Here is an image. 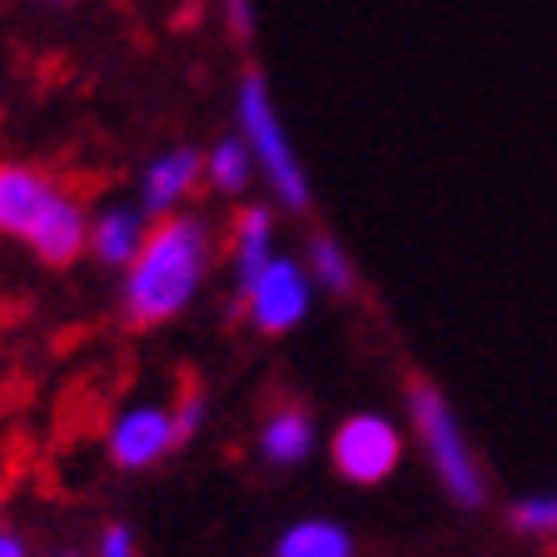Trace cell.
I'll use <instances>...</instances> for the list:
<instances>
[{
  "mask_svg": "<svg viewBox=\"0 0 557 557\" xmlns=\"http://www.w3.org/2000/svg\"><path fill=\"white\" fill-rule=\"evenodd\" d=\"M209 224L199 214H170V220L150 224V239L135 255V264L125 269V319L135 329L170 324L174 313H185L189 299L199 294L209 274Z\"/></svg>",
  "mask_w": 557,
  "mask_h": 557,
  "instance_id": "cell-1",
  "label": "cell"
},
{
  "mask_svg": "<svg viewBox=\"0 0 557 557\" xmlns=\"http://www.w3.org/2000/svg\"><path fill=\"white\" fill-rule=\"evenodd\" d=\"M234 120H239L244 145H249V154H255L259 174L269 180V189H274L278 205L294 209V214L309 209V174H304L299 150H294L289 129H284V120H278L274 95H269V81L259 75V70H244L239 75Z\"/></svg>",
  "mask_w": 557,
  "mask_h": 557,
  "instance_id": "cell-2",
  "label": "cell"
},
{
  "mask_svg": "<svg viewBox=\"0 0 557 557\" xmlns=\"http://www.w3.org/2000/svg\"><path fill=\"white\" fill-rule=\"evenodd\" d=\"M408 413H413V429L423 438V453H429L438 483L448 487V498L458 508H483L487 503V483L478 473V458L468 448L458 418H453L448 398L433 388V383H408Z\"/></svg>",
  "mask_w": 557,
  "mask_h": 557,
  "instance_id": "cell-3",
  "label": "cell"
},
{
  "mask_svg": "<svg viewBox=\"0 0 557 557\" xmlns=\"http://www.w3.org/2000/svg\"><path fill=\"white\" fill-rule=\"evenodd\" d=\"M239 304L249 309V324H255L259 334H269V338L299 329L304 313H309V304H313L309 264H299V259H289V255H274L269 259V269L259 274V284L244 294Z\"/></svg>",
  "mask_w": 557,
  "mask_h": 557,
  "instance_id": "cell-4",
  "label": "cell"
},
{
  "mask_svg": "<svg viewBox=\"0 0 557 557\" xmlns=\"http://www.w3.org/2000/svg\"><path fill=\"white\" fill-rule=\"evenodd\" d=\"M329 453H334V468L348 478V483L373 487L398 468V458H404V438H398V429L383 413H354L334 429Z\"/></svg>",
  "mask_w": 557,
  "mask_h": 557,
  "instance_id": "cell-5",
  "label": "cell"
},
{
  "mask_svg": "<svg viewBox=\"0 0 557 557\" xmlns=\"http://www.w3.org/2000/svg\"><path fill=\"white\" fill-rule=\"evenodd\" d=\"M65 195L70 189L35 164H0V234L25 244Z\"/></svg>",
  "mask_w": 557,
  "mask_h": 557,
  "instance_id": "cell-6",
  "label": "cell"
},
{
  "mask_svg": "<svg viewBox=\"0 0 557 557\" xmlns=\"http://www.w3.org/2000/svg\"><path fill=\"white\" fill-rule=\"evenodd\" d=\"M110 463L125 468V473H139V468L160 463L170 448H180L174 438V413L160 404H135L110 423Z\"/></svg>",
  "mask_w": 557,
  "mask_h": 557,
  "instance_id": "cell-7",
  "label": "cell"
},
{
  "mask_svg": "<svg viewBox=\"0 0 557 557\" xmlns=\"http://www.w3.org/2000/svg\"><path fill=\"white\" fill-rule=\"evenodd\" d=\"M199 174H205V150H199V145H174V150L154 154V160L145 164V174H139V209H145L150 220L180 214L189 189L199 185Z\"/></svg>",
  "mask_w": 557,
  "mask_h": 557,
  "instance_id": "cell-8",
  "label": "cell"
},
{
  "mask_svg": "<svg viewBox=\"0 0 557 557\" xmlns=\"http://www.w3.org/2000/svg\"><path fill=\"white\" fill-rule=\"evenodd\" d=\"M269 259H274V209L244 205L230 230V264H234V294H239V299L259 284Z\"/></svg>",
  "mask_w": 557,
  "mask_h": 557,
  "instance_id": "cell-9",
  "label": "cell"
},
{
  "mask_svg": "<svg viewBox=\"0 0 557 557\" xmlns=\"http://www.w3.org/2000/svg\"><path fill=\"white\" fill-rule=\"evenodd\" d=\"M150 239V214L139 205H104L90 214V255L104 269H129Z\"/></svg>",
  "mask_w": 557,
  "mask_h": 557,
  "instance_id": "cell-10",
  "label": "cell"
},
{
  "mask_svg": "<svg viewBox=\"0 0 557 557\" xmlns=\"http://www.w3.org/2000/svg\"><path fill=\"white\" fill-rule=\"evenodd\" d=\"M259 453H264V463H274V468L304 463V458L313 453L309 413H304V408H294V404L274 408V413L264 418V429H259Z\"/></svg>",
  "mask_w": 557,
  "mask_h": 557,
  "instance_id": "cell-11",
  "label": "cell"
},
{
  "mask_svg": "<svg viewBox=\"0 0 557 557\" xmlns=\"http://www.w3.org/2000/svg\"><path fill=\"white\" fill-rule=\"evenodd\" d=\"M274 557H354V537L329 518H304L278 533Z\"/></svg>",
  "mask_w": 557,
  "mask_h": 557,
  "instance_id": "cell-12",
  "label": "cell"
},
{
  "mask_svg": "<svg viewBox=\"0 0 557 557\" xmlns=\"http://www.w3.org/2000/svg\"><path fill=\"white\" fill-rule=\"evenodd\" d=\"M255 154L244 145V135H220L214 145L205 150V180L220 195H244V189L255 185Z\"/></svg>",
  "mask_w": 557,
  "mask_h": 557,
  "instance_id": "cell-13",
  "label": "cell"
},
{
  "mask_svg": "<svg viewBox=\"0 0 557 557\" xmlns=\"http://www.w3.org/2000/svg\"><path fill=\"white\" fill-rule=\"evenodd\" d=\"M309 274L324 294H354V264H348L344 244L334 234H313L309 239Z\"/></svg>",
  "mask_w": 557,
  "mask_h": 557,
  "instance_id": "cell-14",
  "label": "cell"
},
{
  "mask_svg": "<svg viewBox=\"0 0 557 557\" xmlns=\"http://www.w3.org/2000/svg\"><path fill=\"white\" fill-rule=\"evenodd\" d=\"M512 528L518 533H557V493H537V498L512 503Z\"/></svg>",
  "mask_w": 557,
  "mask_h": 557,
  "instance_id": "cell-15",
  "label": "cell"
},
{
  "mask_svg": "<svg viewBox=\"0 0 557 557\" xmlns=\"http://www.w3.org/2000/svg\"><path fill=\"white\" fill-rule=\"evenodd\" d=\"M170 413H174V438L185 443V438H195V433H199V423H205V398H199L195 388H189V394L180 398V404H174Z\"/></svg>",
  "mask_w": 557,
  "mask_h": 557,
  "instance_id": "cell-16",
  "label": "cell"
},
{
  "mask_svg": "<svg viewBox=\"0 0 557 557\" xmlns=\"http://www.w3.org/2000/svg\"><path fill=\"white\" fill-rule=\"evenodd\" d=\"M224 25H230V40L249 46L255 40V0H224Z\"/></svg>",
  "mask_w": 557,
  "mask_h": 557,
  "instance_id": "cell-17",
  "label": "cell"
},
{
  "mask_svg": "<svg viewBox=\"0 0 557 557\" xmlns=\"http://www.w3.org/2000/svg\"><path fill=\"white\" fill-rule=\"evenodd\" d=\"M100 557H139V543L125 522H110L100 533Z\"/></svg>",
  "mask_w": 557,
  "mask_h": 557,
  "instance_id": "cell-18",
  "label": "cell"
},
{
  "mask_svg": "<svg viewBox=\"0 0 557 557\" xmlns=\"http://www.w3.org/2000/svg\"><path fill=\"white\" fill-rule=\"evenodd\" d=\"M0 557H30L25 537L15 533V528H5V522H0Z\"/></svg>",
  "mask_w": 557,
  "mask_h": 557,
  "instance_id": "cell-19",
  "label": "cell"
},
{
  "mask_svg": "<svg viewBox=\"0 0 557 557\" xmlns=\"http://www.w3.org/2000/svg\"><path fill=\"white\" fill-rule=\"evenodd\" d=\"M55 5H70V0H55Z\"/></svg>",
  "mask_w": 557,
  "mask_h": 557,
  "instance_id": "cell-20",
  "label": "cell"
},
{
  "mask_svg": "<svg viewBox=\"0 0 557 557\" xmlns=\"http://www.w3.org/2000/svg\"><path fill=\"white\" fill-rule=\"evenodd\" d=\"M65 557H75V553H65Z\"/></svg>",
  "mask_w": 557,
  "mask_h": 557,
  "instance_id": "cell-21",
  "label": "cell"
}]
</instances>
